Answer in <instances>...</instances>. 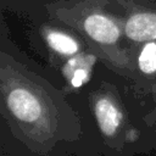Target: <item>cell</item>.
<instances>
[{
  "instance_id": "7a4b0ae2",
  "label": "cell",
  "mask_w": 156,
  "mask_h": 156,
  "mask_svg": "<svg viewBox=\"0 0 156 156\" xmlns=\"http://www.w3.org/2000/svg\"><path fill=\"white\" fill-rule=\"evenodd\" d=\"M41 33L46 44L61 55L71 56L79 51V44L72 35L57 27L50 26V23H43Z\"/></svg>"
},
{
  "instance_id": "3957f363",
  "label": "cell",
  "mask_w": 156,
  "mask_h": 156,
  "mask_svg": "<svg viewBox=\"0 0 156 156\" xmlns=\"http://www.w3.org/2000/svg\"><path fill=\"white\" fill-rule=\"evenodd\" d=\"M95 113L98 117L99 126L104 134L112 135L116 132L121 118V115L116 106L108 99H100L96 102Z\"/></svg>"
},
{
  "instance_id": "5b68a950",
  "label": "cell",
  "mask_w": 156,
  "mask_h": 156,
  "mask_svg": "<svg viewBox=\"0 0 156 156\" xmlns=\"http://www.w3.org/2000/svg\"><path fill=\"white\" fill-rule=\"evenodd\" d=\"M85 80H87V71L83 68H76L72 76V85L80 87Z\"/></svg>"
},
{
  "instance_id": "6da1fadb",
  "label": "cell",
  "mask_w": 156,
  "mask_h": 156,
  "mask_svg": "<svg viewBox=\"0 0 156 156\" xmlns=\"http://www.w3.org/2000/svg\"><path fill=\"white\" fill-rule=\"evenodd\" d=\"M7 104L11 112L24 122H33L41 113L39 101L26 89L12 90L7 98Z\"/></svg>"
},
{
  "instance_id": "277c9868",
  "label": "cell",
  "mask_w": 156,
  "mask_h": 156,
  "mask_svg": "<svg viewBox=\"0 0 156 156\" xmlns=\"http://www.w3.org/2000/svg\"><path fill=\"white\" fill-rule=\"evenodd\" d=\"M139 68L144 73L156 72V40L145 41L138 57Z\"/></svg>"
}]
</instances>
